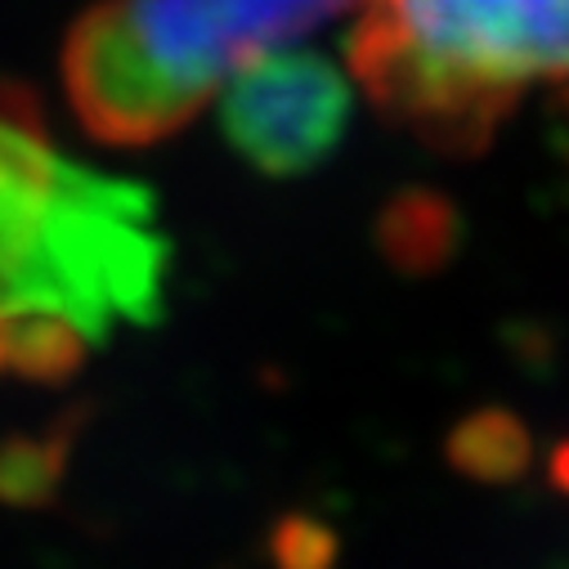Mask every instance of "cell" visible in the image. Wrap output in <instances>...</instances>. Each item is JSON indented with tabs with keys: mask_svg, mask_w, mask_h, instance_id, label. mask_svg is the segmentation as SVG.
<instances>
[{
	"mask_svg": "<svg viewBox=\"0 0 569 569\" xmlns=\"http://www.w3.org/2000/svg\"><path fill=\"white\" fill-rule=\"evenodd\" d=\"M171 242L153 193L63 158L0 81V377L59 381L162 310Z\"/></svg>",
	"mask_w": 569,
	"mask_h": 569,
	"instance_id": "obj_1",
	"label": "cell"
},
{
	"mask_svg": "<svg viewBox=\"0 0 569 569\" xmlns=\"http://www.w3.org/2000/svg\"><path fill=\"white\" fill-rule=\"evenodd\" d=\"M350 72L426 144L476 153L529 86H569V0H363Z\"/></svg>",
	"mask_w": 569,
	"mask_h": 569,
	"instance_id": "obj_2",
	"label": "cell"
},
{
	"mask_svg": "<svg viewBox=\"0 0 569 569\" xmlns=\"http://www.w3.org/2000/svg\"><path fill=\"white\" fill-rule=\"evenodd\" d=\"M363 0H99L72 28L63 86L77 121L117 149L189 126L251 59Z\"/></svg>",
	"mask_w": 569,
	"mask_h": 569,
	"instance_id": "obj_3",
	"label": "cell"
},
{
	"mask_svg": "<svg viewBox=\"0 0 569 569\" xmlns=\"http://www.w3.org/2000/svg\"><path fill=\"white\" fill-rule=\"evenodd\" d=\"M350 112V77L319 50L278 46L220 86L224 144L273 180L323 167L346 139Z\"/></svg>",
	"mask_w": 569,
	"mask_h": 569,
	"instance_id": "obj_4",
	"label": "cell"
}]
</instances>
